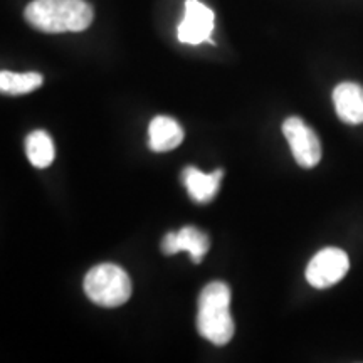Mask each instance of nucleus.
<instances>
[{
	"label": "nucleus",
	"instance_id": "nucleus-1",
	"mask_svg": "<svg viewBox=\"0 0 363 363\" xmlns=\"http://www.w3.org/2000/svg\"><path fill=\"white\" fill-rule=\"evenodd\" d=\"M26 21L45 34L83 33L94 12L86 0H34L24 11Z\"/></svg>",
	"mask_w": 363,
	"mask_h": 363
},
{
	"label": "nucleus",
	"instance_id": "nucleus-2",
	"mask_svg": "<svg viewBox=\"0 0 363 363\" xmlns=\"http://www.w3.org/2000/svg\"><path fill=\"white\" fill-rule=\"evenodd\" d=\"M197 330L201 337L222 347L234 337V320L230 315V288L214 281L202 289L199 296Z\"/></svg>",
	"mask_w": 363,
	"mask_h": 363
},
{
	"label": "nucleus",
	"instance_id": "nucleus-3",
	"mask_svg": "<svg viewBox=\"0 0 363 363\" xmlns=\"http://www.w3.org/2000/svg\"><path fill=\"white\" fill-rule=\"evenodd\" d=\"M84 293L98 306H121L131 296L130 276L111 262L98 264L86 274Z\"/></svg>",
	"mask_w": 363,
	"mask_h": 363
},
{
	"label": "nucleus",
	"instance_id": "nucleus-4",
	"mask_svg": "<svg viewBox=\"0 0 363 363\" xmlns=\"http://www.w3.org/2000/svg\"><path fill=\"white\" fill-rule=\"evenodd\" d=\"M350 269L347 252L338 247H325L306 267V281L313 288L326 289L340 283Z\"/></svg>",
	"mask_w": 363,
	"mask_h": 363
},
{
	"label": "nucleus",
	"instance_id": "nucleus-5",
	"mask_svg": "<svg viewBox=\"0 0 363 363\" xmlns=\"http://www.w3.org/2000/svg\"><path fill=\"white\" fill-rule=\"evenodd\" d=\"M283 133L298 165L303 169H315L321 160V145L315 131L301 118L289 116L283 123Z\"/></svg>",
	"mask_w": 363,
	"mask_h": 363
},
{
	"label": "nucleus",
	"instance_id": "nucleus-6",
	"mask_svg": "<svg viewBox=\"0 0 363 363\" xmlns=\"http://www.w3.org/2000/svg\"><path fill=\"white\" fill-rule=\"evenodd\" d=\"M214 29V12L199 0L185 2V17L179 26V40L184 44H202Z\"/></svg>",
	"mask_w": 363,
	"mask_h": 363
},
{
	"label": "nucleus",
	"instance_id": "nucleus-7",
	"mask_svg": "<svg viewBox=\"0 0 363 363\" xmlns=\"http://www.w3.org/2000/svg\"><path fill=\"white\" fill-rule=\"evenodd\" d=\"M208 247H211L208 235L192 225L184 227L179 233H169L162 242L163 254L174 256L177 252L185 251L190 254L195 264H199L203 259V256L208 252Z\"/></svg>",
	"mask_w": 363,
	"mask_h": 363
},
{
	"label": "nucleus",
	"instance_id": "nucleus-8",
	"mask_svg": "<svg viewBox=\"0 0 363 363\" xmlns=\"http://www.w3.org/2000/svg\"><path fill=\"white\" fill-rule=\"evenodd\" d=\"M337 115L348 125L363 123V88L357 83H342L333 91Z\"/></svg>",
	"mask_w": 363,
	"mask_h": 363
},
{
	"label": "nucleus",
	"instance_id": "nucleus-9",
	"mask_svg": "<svg viewBox=\"0 0 363 363\" xmlns=\"http://www.w3.org/2000/svg\"><path fill=\"white\" fill-rule=\"evenodd\" d=\"M222 177H224V170L220 169L212 172V174H203L195 167H185L182 172L185 189H187L190 197L199 203H207L216 197L219 192Z\"/></svg>",
	"mask_w": 363,
	"mask_h": 363
},
{
	"label": "nucleus",
	"instance_id": "nucleus-10",
	"mask_svg": "<svg viewBox=\"0 0 363 363\" xmlns=\"http://www.w3.org/2000/svg\"><path fill=\"white\" fill-rule=\"evenodd\" d=\"M150 148L157 153L170 152L184 142V128L170 116H155L148 128Z\"/></svg>",
	"mask_w": 363,
	"mask_h": 363
},
{
	"label": "nucleus",
	"instance_id": "nucleus-11",
	"mask_svg": "<svg viewBox=\"0 0 363 363\" xmlns=\"http://www.w3.org/2000/svg\"><path fill=\"white\" fill-rule=\"evenodd\" d=\"M26 153L29 162L38 169H48L51 165L56 150H54L52 138L43 130H35L27 135L26 138Z\"/></svg>",
	"mask_w": 363,
	"mask_h": 363
},
{
	"label": "nucleus",
	"instance_id": "nucleus-12",
	"mask_svg": "<svg viewBox=\"0 0 363 363\" xmlns=\"http://www.w3.org/2000/svg\"><path fill=\"white\" fill-rule=\"evenodd\" d=\"M43 74L39 72H11L2 71L0 72V91L4 94H12V96H19V94L33 93L43 84Z\"/></svg>",
	"mask_w": 363,
	"mask_h": 363
}]
</instances>
